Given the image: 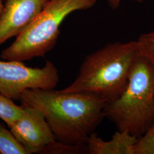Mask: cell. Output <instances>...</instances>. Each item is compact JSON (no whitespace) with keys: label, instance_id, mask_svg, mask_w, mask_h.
I'll list each match as a JSON object with an SVG mask.
<instances>
[{"label":"cell","instance_id":"obj_9","mask_svg":"<svg viewBox=\"0 0 154 154\" xmlns=\"http://www.w3.org/2000/svg\"><path fill=\"white\" fill-rule=\"evenodd\" d=\"M23 110V105H16L13 99L0 94V119L5 122L8 126L22 116Z\"/></svg>","mask_w":154,"mask_h":154},{"label":"cell","instance_id":"obj_2","mask_svg":"<svg viewBox=\"0 0 154 154\" xmlns=\"http://www.w3.org/2000/svg\"><path fill=\"white\" fill-rule=\"evenodd\" d=\"M139 54L137 41L106 45L86 56L74 81L61 90L93 94L107 102L117 97L125 88Z\"/></svg>","mask_w":154,"mask_h":154},{"label":"cell","instance_id":"obj_6","mask_svg":"<svg viewBox=\"0 0 154 154\" xmlns=\"http://www.w3.org/2000/svg\"><path fill=\"white\" fill-rule=\"evenodd\" d=\"M22 116L8 126L28 154H42L56 140L44 115L38 110L25 106Z\"/></svg>","mask_w":154,"mask_h":154},{"label":"cell","instance_id":"obj_12","mask_svg":"<svg viewBox=\"0 0 154 154\" xmlns=\"http://www.w3.org/2000/svg\"><path fill=\"white\" fill-rule=\"evenodd\" d=\"M137 41L140 54L154 67V30L142 34Z\"/></svg>","mask_w":154,"mask_h":154},{"label":"cell","instance_id":"obj_5","mask_svg":"<svg viewBox=\"0 0 154 154\" xmlns=\"http://www.w3.org/2000/svg\"><path fill=\"white\" fill-rule=\"evenodd\" d=\"M59 80L58 70L51 61L42 68H33L22 61L0 60V94L9 98L19 100L28 89H54Z\"/></svg>","mask_w":154,"mask_h":154},{"label":"cell","instance_id":"obj_8","mask_svg":"<svg viewBox=\"0 0 154 154\" xmlns=\"http://www.w3.org/2000/svg\"><path fill=\"white\" fill-rule=\"evenodd\" d=\"M137 139L128 132L118 130L111 140L105 141L93 132L86 144L88 154H134Z\"/></svg>","mask_w":154,"mask_h":154},{"label":"cell","instance_id":"obj_14","mask_svg":"<svg viewBox=\"0 0 154 154\" xmlns=\"http://www.w3.org/2000/svg\"><path fill=\"white\" fill-rule=\"evenodd\" d=\"M122 1L123 0H107L109 5L113 9H117L121 5ZM131 1H137V2L142 1V0H131Z\"/></svg>","mask_w":154,"mask_h":154},{"label":"cell","instance_id":"obj_13","mask_svg":"<svg viewBox=\"0 0 154 154\" xmlns=\"http://www.w3.org/2000/svg\"><path fill=\"white\" fill-rule=\"evenodd\" d=\"M42 154H88L86 144L72 146L57 142L51 143L44 149Z\"/></svg>","mask_w":154,"mask_h":154},{"label":"cell","instance_id":"obj_10","mask_svg":"<svg viewBox=\"0 0 154 154\" xmlns=\"http://www.w3.org/2000/svg\"><path fill=\"white\" fill-rule=\"evenodd\" d=\"M0 154H29L10 130L0 125Z\"/></svg>","mask_w":154,"mask_h":154},{"label":"cell","instance_id":"obj_1","mask_svg":"<svg viewBox=\"0 0 154 154\" xmlns=\"http://www.w3.org/2000/svg\"><path fill=\"white\" fill-rule=\"evenodd\" d=\"M21 105L40 111L48 122L57 142L85 145L105 117L107 101L84 92L28 89L21 95Z\"/></svg>","mask_w":154,"mask_h":154},{"label":"cell","instance_id":"obj_15","mask_svg":"<svg viewBox=\"0 0 154 154\" xmlns=\"http://www.w3.org/2000/svg\"><path fill=\"white\" fill-rule=\"evenodd\" d=\"M5 0H0V16L2 12L4 6V2Z\"/></svg>","mask_w":154,"mask_h":154},{"label":"cell","instance_id":"obj_4","mask_svg":"<svg viewBox=\"0 0 154 154\" xmlns=\"http://www.w3.org/2000/svg\"><path fill=\"white\" fill-rule=\"evenodd\" d=\"M97 0H49L39 13L9 46L1 58L6 61L23 62L44 57L55 46L61 23L71 13L88 10Z\"/></svg>","mask_w":154,"mask_h":154},{"label":"cell","instance_id":"obj_7","mask_svg":"<svg viewBox=\"0 0 154 154\" xmlns=\"http://www.w3.org/2000/svg\"><path fill=\"white\" fill-rule=\"evenodd\" d=\"M49 0H5L0 16V48L19 35L42 11Z\"/></svg>","mask_w":154,"mask_h":154},{"label":"cell","instance_id":"obj_3","mask_svg":"<svg viewBox=\"0 0 154 154\" xmlns=\"http://www.w3.org/2000/svg\"><path fill=\"white\" fill-rule=\"evenodd\" d=\"M105 116L118 130L139 138L154 120V67L140 54L134 61L125 88L106 103Z\"/></svg>","mask_w":154,"mask_h":154},{"label":"cell","instance_id":"obj_11","mask_svg":"<svg viewBox=\"0 0 154 154\" xmlns=\"http://www.w3.org/2000/svg\"><path fill=\"white\" fill-rule=\"evenodd\" d=\"M134 154H154V120L149 129L137 139Z\"/></svg>","mask_w":154,"mask_h":154}]
</instances>
